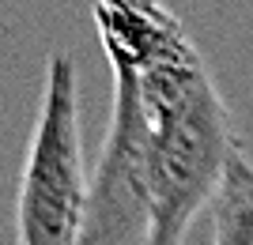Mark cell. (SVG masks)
Wrapping results in <instances>:
<instances>
[{
	"label": "cell",
	"instance_id": "cell-1",
	"mask_svg": "<svg viewBox=\"0 0 253 245\" xmlns=\"http://www.w3.org/2000/svg\"><path fill=\"white\" fill-rule=\"evenodd\" d=\"M136 91L148 117L151 245H181L242 147L201 45L140 72Z\"/></svg>",
	"mask_w": 253,
	"mask_h": 245
},
{
	"label": "cell",
	"instance_id": "cell-2",
	"mask_svg": "<svg viewBox=\"0 0 253 245\" xmlns=\"http://www.w3.org/2000/svg\"><path fill=\"white\" fill-rule=\"evenodd\" d=\"M84 132H80V75L72 53L45 61L38 117L27 143L15 192V245H80L87 215Z\"/></svg>",
	"mask_w": 253,
	"mask_h": 245
},
{
	"label": "cell",
	"instance_id": "cell-3",
	"mask_svg": "<svg viewBox=\"0 0 253 245\" xmlns=\"http://www.w3.org/2000/svg\"><path fill=\"white\" fill-rule=\"evenodd\" d=\"M114 72V106L102 155L87 185V215L80 245H151V170L148 117L140 106L136 75Z\"/></svg>",
	"mask_w": 253,
	"mask_h": 245
},
{
	"label": "cell",
	"instance_id": "cell-4",
	"mask_svg": "<svg viewBox=\"0 0 253 245\" xmlns=\"http://www.w3.org/2000/svg\"><path fill=\"white\" fill-rule=\"evenodd\" d=\"M91 19L110 68H125L132 75L197 45L167 0H95Z\"/></svg>",
	"mask_w": 253,
	"mask_h": 245
},
{
	"label": "cell",
	"instance_id": "cell-5",
	"mask_svg": "<svg viewBox=\"0 0 253 245\" xmlns=\"http://www.w3.org/2000/svg\"><path fill=\"white\" fill-rule=\"evenodd\" d=\"M211 245H253V162L242 151L231 159L211 204Z\"/></svg>",
	"mask_w": 253,
	"mask_h": 245
}]
</instances>
